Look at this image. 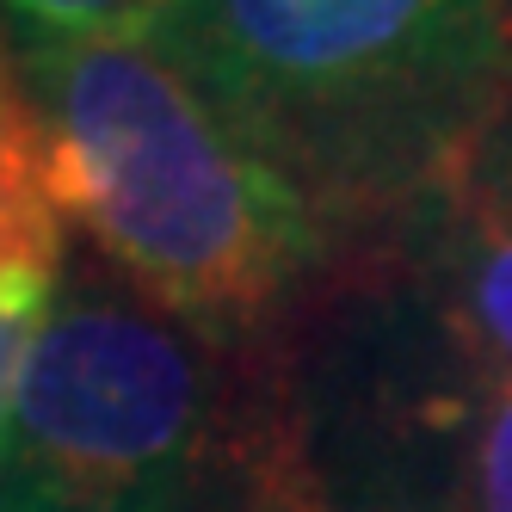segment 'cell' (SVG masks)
I'll use <instances>...</instances> for the list:
<instances>
[{"label": "cell", "mask_w": 512, "mask_h": 512, "mask_svg": "<svg viewBox=\"0 0 512 512\" xmlns=\"http://www.w3.org/2000/svg\"><path fill=\"white\" fill-rule=\"evenodd\" d=\"M161 50L334 241L389 235L512 112V0H186Z\"/></svg>", "instance_id": "cell-1"}, {"label": "cell", "mask_w": 512, "mask_h": 512, "mask_svg": "<svg viewBox=\"0 0 512 512\" xmlns=\"http://www.w3.org/2000/svg\"><path fill=\"white\" fill-rule=\"evenodd\" d=\"M50 124V204L136 297L204 346H247L309 290L334 235L161 44L19 50Z\"/></svg>", "instance_id": "cell-2"}, {"label": "cell", "mask_w": 512, "mask_h": 512, "mask_svg": "<svg viewBox=\"0 0 512 512\" xmlns=\"http://www.w3.org/2000/svg\"><path fill=\"white\" fill-rule=\"evenodd\" d=\"M260 408H241L198 334L124 290L75 284L31 334L7 432L0 512H204L247 494Z\"/></svg>", "instance_id": "cell-3"}, {"label": "cell", "mask_w": 512, "mask_h": 512, "mask_svg": "<svg viewBox=\"0 0 512 512\" xmlns=\"http://www.w3.org/2000/svg\"><path fill=\"white\" fill-rule=\"evenodd\" d=\"M389 253L432 321L512 377V112L389 229Z\"/></svg>", "instance_id": "cell-4"}, {"label": "cell", "mask_w": 512, "mask_h": 512, "mask_svg": "<svg viewBox=\"0 0 512 512\" xmlns=\"http://www.w3.org/2000/svg\"><path fill=\"white\" fill-rule=\"evenodd\" d=\"M186 0H0V25L19 50L161 44Z\"/></svg>", "instance_id": "cell-5"}, {"label": "cell", "mask_w": 512, "mask_h": 512, "mask_svg": "<svg viewBox=\"0 0 512 512\" xmlns=\"http://www.w3.org/2000/svg\"><path fill=\"white\" fill-rule=\"evenodd\" d=\"M62 266V210L38 173L0 167V321L50 309Z\"/></svg>", "instance_id": "cell-6"}, {"label": "cell", "mask_w": 512, "mask_h": 512, "mask_svg": "<svg viewBox=\"0 0 512 512\" xmlns=\"http://www.w3.org/2000/svg\"><path fill=\"white\" fill-rule=\"evenodd\" d=\"M445 512H512V377L488 364L457 432Z\"/></svg>", "instance_id": "cell-7"}, {"label": "cell", "mask_w": 512, "mask_h": 512, "mask_svg": "<svg viewBox=\"0 0 512 512\" xmlns=\"http://www.w3.org/2000/svg\"><path fill=\"white\" fill-rule=\"evenodd\" d=\"M241 512H414V506H389V500H346L309 482V469L284 432L278 395H266L260 432H253V463H247V494Z\"/></svg>", "instance_id": "cell-8"}, {"label": "cell", "mask_w": 512, "mask_h": 512, "mask_svg": "<svg viewBox=\"0 0 512 512\" xmlns=\"http://www.w3.org/2000/svg\"><path fill=\"white\" fill-rule=\"evenodd\" d=\"M0 167L38 173L50 186V124L38 112V93L25 81V62L7 25H0Z\"/></svg>", "instance_id": "cell-9"}, {"label": "cell", "mask_w": 512, "mask_h": 512, "mask_svg": "<svg viewBox=\"0 0 512 512\" xmlns=\"http://www.w3.org/2000/svg\"><path fill=\"white\" fill-rule=\"evenodd\" d=\"M38 321H44V309L7 315V321H0V432H7L13 395H19V371H25V352H31V334H38Z\"/></svg>", "instance_id": "cell-10"}]
</instances>
